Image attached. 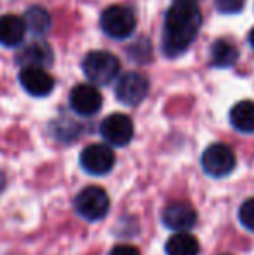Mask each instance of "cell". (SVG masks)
Instances as JSON below:
<instances>
[{"label":"cell","instance_id":"cell-1","mask_svg":"<svg viewBox=\"0 0 254 255\" xmlns=\"http://www.w3.org/2000/svg\"><path fill=\"white\" fill-rule=\"evenodd\" d=\"M200 24H202V14L197 3L174 2V5L166 12V19H164V54L169 57L183 54L197 38Z\"/></svg>","mask_w":254,"mask_h":255},{"label":"cell","instance_id":"cell-2","mask_svg":"<svg viewBox=\"0 0 254 255\" xmlns=\"http://www.w3.org/2000/svg\"><path fill=\"white\" fill-rule=\"evenodd\" d=\"M82 70L94 85H108L120 71V63L108 51H92L82 61Z\"/></svg>","mask_w":254,"mask_h":255},{"label":"cell","instance_id":"cell-3","mask_svg":"<svg viewBox=\"0 0 254 255\" xmlns=\"http://www.w3.org/2000/svg\"><path fill=\"white\" fill-rule=\"evenodd\" d=\"M99 24H101L105 35L115 38V40H124L134 33L136 16L126 5H112L103 10Z\"/></svg>","mask_w":254,"mask_h":255},{"label":"cell","instance_id":"cell-4","mask_svg":"<svg viewBox=\"0 0 254 255\" xmlns=\"http://www.w3.org/2000/svg\"><path fill=\"white\" fill-rule=\"evenodd\" d=\"M75 208L78 215L87 221H99L110 210V198L106 191L99 186H89L82 189L75 198Z\"/></svg>","mask_w":254,"mask_h":255},{"label":"cell","instance_id":"cell-5","mask_svg":"<svg viewBox=\"0 0 254 255\" xmlns=\"http://www.w3.org/2000/svg\"><path fill=\"white\" fill-rule=\"evenodd\" d=\"M202 168L207 175L211 177H227L228 174H232L237 163L235 153L232 151V148H228L227 144H211L206 151L202 153Z\"/></svg>","mask_w":254,"mask_h":255},{"label":"cell","instance_id":"cell-6","mask_svg":"<svg viewBox=\"0 0 254 255\" xmlns=\"http://www.w3.org/2000/svg\"><path fill=\"white\" fill-rule=\"evenodd\" d=\"M99 132L110 146L122 148V146H127L131 142L132 135H134V125H132V120L127 115L113 113L101 122Z\"/></svg>","mask_w":254,"mask_h":255},{"label":"cell","instance_id":"cell-7","mask_svg":"<svg viewBox=\"0 0 254 255\" xmlns=\"http://www.w3.org/2000/svg\"><path fill=\"white\" fill-rule=\"evenodd\" d=\"M80 165L91 175H106L115 165V153L106 144H91L80 153Z\"/></svg>","mask_w":254,"mask_h":255},{"label":"cell","instance_id":"cell-8","mask_svg":"<svg viewBox=\"0 0 254 255\" xmlns=\"http://www.w3.org/2000/svg\"><path fill=\"white\" fill-rule=\"evenodd\" d=\"M148 87L150 84L146 77H143L141 73H136V71H131V73L120 77L119 84L115 87V96L126 106H138L148 94Z\"/></svg>","mask_w":254,"mask_h":255},{"label":"cell","instance_id":"cell-9","mask_svg":"<svg viewBox=\"0 0 254 255\" xmlns=\"http://www.w3.org/2000/svg\"><path fill=\"white\" fill-rule=\"evenodd\" d=\"M19 84L33 98H45L54 89V80L42 66H24L19 73Z\"/></svg>","mask_w":254,"mask_h":255},{"label":"cell","instance_id":"cell-10","mask_svg":"<svg viewBox=\"0 0 254 255\" xmlns=\"http://www.w3.org/2000/svg\"><path fill=\"white\" fill-rule=\"evenodd\" d=\"M103 98L99 91L92 85L80 84L73 87L70 94V106L75 113L82 115V117H92L101 110Z\"/></svg>","mask_w":254,"mask_h":255},{"label":"cell","instance_id":"cell-11","mask_svg":"<svg viewBox=\"0 0 254 255\" xmlns=\"http://www.w3.org/2000/svg\"><path fill=\"white\" fill-rule=\"evenodd\" d=\"M162 221L173 231H188L197 224V210L187 202H174L164 208Z\"/></svg>","mask_w":254,"mask_h":255},{"label":"cell","instance_id":"cell-12","mask_svg":"<svg viewBox=\"0 0 254 255\" xmlns=\"http://www.w3.org/2000/svg\"><path fill=\"white\" fill-rule=\"evenodd\" d=\"M26 33L24 19L14 14H3L0 16V44L3 47H16L23 42Z\"/></svg>","mask_w":254,"mask_h":255},{"label":"cell","instance_id":"cell-13","mask_svg":"<svg viewBox=\"0 0 254 255\" xmlns=\"http://www.w3.org/2000/svg\"><path fill=\"white\" fill-rule=\"evenodd\" d=\"M199 240L188 231H178L166 242V255H199Z\"/></svg>","mask_w":254,"mask_h":255},{"label":"cell","instance_id":"cell-14","mask_svg":"<svg viewBox=\"0 0 254 255\" xmlns=\"http://www.w3.org/2000/svg\"><path fill=\"white\" fill-rule=\"evenodd\" d=\"M230 124L242 134H254V103L241 101L230 111Z\"/></svg>","mask_w":254,"mask_h":255},{"label":"cell","instance_id":"cell-15","mask_svg":"<svg viewBox=\"0 0 254 255\" xmlns=\"http://www.w3.org/2000/svg\"><path fill=\"white\" fill-rule=\"evenodd\" d=\"M52 61V52L42 42H33L17 54V63L24 66H45Z\"/></svg>","mask_w":254,"mask_h":255},{"label":"cell","instance_id":"cell-16","mask_svg":"<svg viewBox=\"0 0 254 255\" xmlns=\"http://www.w3.org/2000/svg\"><path fill=\"white\" fill-rule=\"evenodd\" d=\"M239 49L228 40H216L211 49V61L216 68H230L237 63Z\"/></svg>","mask_w":254,"mask_h":255},{"label":"cell","instance_id":"cell-17","mask_svg":"<svg viewBox=\"0 0 254 255\" xmlns=\"http://www.w3.org/2000/svg\"><path fill=\"white\" fill-rule=\"evenodd\" d=\"M24 24L33 35H45L51 28V16L44 7L31 5L24 12Z\"/></svg>","mask_w":254,"mask_h":255},{"label":"cell","instance_id":"cell-18","mask_svg":"<svg viewBox=\"0 0 254 255\" xmlns=\"http://www.w3.org/2000/svg\"><path fill=\"white\" fill-rule=\"evenodd\" d=\"M239 221L246 229L254 233V198L246 200L239 208Z\"/></svg>","mask_w":254,"mask_h":255},{"label":"cell","instance_id":"cell-19","mask_svg":"<svg viewBox=\"0 0 254 255\" xmlns=\"http://www.w3.org/2000/svg\"><path fill=\"white\" fill-rule=\"evenodd\" d=\"M216 9L221 14H237L244 9L246 0H216Z\"/></svg>","mask_w":254,"mask_h":255},{"label":"cell","instance_id":"cell-20","mask_svg":"<svg viewBox=\"0 0 254 255\" xmlns=\"http://www.w3.org/2000/svg\"><path fill=\"white\" fill-rule=\"evenodd\" d=\"M108 255H141V254L132 245H117V247H113L112 252Z\"/></svg>","mask_w":254,"mask_h":255},{"label":"cell","instance_id":"cell-21","mask_svg":"<svg viewBox=\"0 0 254 255\" xmlns=\"http://www.w3.org/2000/svg\"><path fill=\"white\" fill-rule=\"evenodd\" d=\"M249 42H251V45H253V49H254V28L251 30V33H249Z\"/></svg>","mask_w":254,"mask_h":255},{"label":"cell","instance_id":"cell-22","mask_svg":"<svg viewBox=\"0 0 254 255\" xmlns=\"http://www.w3.org/2000/svg\"><path fill=\"white\" fill-rule=\"evenodd\" d=\"M174 2H181V3H197V0H174Z\"/></svg>","mask_w":254,"mask_h":255}]
</instances>
